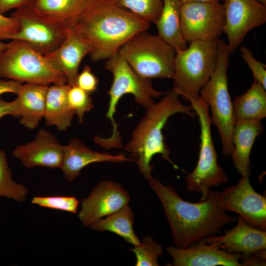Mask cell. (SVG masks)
Listing matches in <instances>:
<instances>
[{"instance_id": "obj_1", "label": "cell", "mask_w": 266, "mask_h": 266, "mask_svg": "<svg viewBox=\"0 0 266 266\" xmlns=\"http://www.w3.org/2000/svg\"><path fill=\"white\" fill-rule=\"evenodd\" d=\"M145 178L162 204L177 248H185L215 235L236 221L237 218L221 207L217 191L211 189L205 200L192 202L184 200L173 186L163 184L151 174Z\"/></svg>"}, {"instance_id": "obj_2", "label": "cell", "mask_w": 266, "mask_h": 266, "mask_svg": "<svg viewBox=\"0 0 266 266\" xmlns=\"http://www.w3.org/2000/svg\"><path fill=\"white\" fill-rule=\"evenodd\" d=\"M150 23L112 0H93L74 29L91 46L94 62L107 60L136 34L147 31Z\"/></svg>"}, {"instance_id": "obj_3", "label": "cell", "mask_w": 266, "mask_h": 266, "mask_svg": "<svg viewBox=\"0 0 266 266\" xmlns=\"http://www.w3.org/2000/svg\"><path fill=\"white\" fill-rule=\"evenodd\" d=\"M179 97L172 90L165 93L158 102L146 109L144 116L126 145L125 149L131 154L145 178L151 174L153 169L151 162L156 155H161L177 167L170 158V151L164 141L163 128L170 117L175 114L182 113L191 117L196 115L192 107L181 102Z\"/></svg>"}, {"instance_id": "obj_4", "label": "cell", "mask_w": 266, "mask_h": 266, "mask_svg": "<svg viewBox=\"0 0 266 266\" xmlns=\"http://www.w3.org/2000/svg\"><path fill=\"white\" fill-rule=\"evenodd\" d=\"M105 68L112 75L113 81L108 94L109 97L106 118L112 126V134L109 137L96 135L95 141L106 149L122 147V139L114 120L116 107L125 95L131 94L135 101L145 109L154 103V99L163 96L165 93L156 90L151 80L138 75L118 53L106 60Z\"/></svg>"}, {"instance_id": "obj_5", "label": "cell", "mask_w": 266, "mask_h": 266, "mask_svg": "<svg viewBox=\"0 0 266 266\" xmlns=\"http://www.w3.org/2000/svg\"><path fill=\"white\" fill-rule=\"evenodd\" d=\"M230 54L227 42L219 38L215 68L200 94V97L211 109V123L218 131L222 154L226 156H231L233 150L232 136L235 122L228 88V68Z\"/></svg>"}, {"instance_id": "obj_6", "label": "cell", "mask_w": 266, "mask_h": 266, "mask_svg": "<svg viewBox=\"0 0 266 266\" xmlns=\"http://www.w3.org/2000/svg\"><path fill=\"white\" fill-rule=\"evenodd\" d=\"M218 40L192 41L186 48L176 51L172 90L179 96L185 99L200 97L216 65Z\"/></svg>"}, {"instance_id": "obj_7", "label": "cell", "mask_w": 266, "mask_h": 266, "mask_svg": "<svg viewBox=\"0 0 266 266\" xmlns=\"http://www.w3.org/2000/svg\"><path fill=\"white\" fill-rule=\"evenodd\" d=\"M186 100L190 102L199 119L200 144L197 165L185 176V182L187 191L200 194V200H203L206 199L212 188L228 183L229 178L218 163L211 134L212 123L208 106L200 97L197 99L188 97Z\"/></svg>"}, {"instance_id": "obj_8", "label": "cell", "mask_w": 266, "mask_h": 266, "mask_svg": "<svg viewBox=\"0 0 266 266\" xmlns=\"http://www.w3.org/2000/svg\"><path fill=\"white\" fill-rule=\"evenodd\" d=\"M0 77L27 83L45 85L67 83L46 56L29 44L13 39L0 55Z\"/></svg>"}, {"instance_id": "obj_9", "label": "cell", "mask_w": 266, "mask_h": 266, "mask_svg": "<svg viewBox=\"0 0 266 266\" xmlns=\"http://www.w3.org/2000/svg\"><path fill=\"white\" fill-rule=\"evenodd\" d=\"M119 53L144 79L173 77L176 51L158 35L140 32L128 40Z\"/></svg>"}, {"instance_id": "obj_10", "label": "cell", "mask_w": 266, "mask_h": 266, "mask_svg": "<svg viewBox=\"0 0 266 266\" xmlns=\"http://www.w3.org/2000/svg\"><path fill=\"white\" fill-rule=\"evenodd\" d=\"M180 13L182 32L187 43L216 40L223 33L224 8L220 1L183 3Z\"/></svg>"}, {"instance_id": "obj_11", "label": "cell", "mask_w": 266, "mask_h": 266, "mask_svg": "<svg viewBox=\"0 0 266 266\" xmlns=\"http://www.w3.org/2000/svg\"><path fill=\"white\" fill-rule=\"evenodd\" d=\"M11 16L18 20L20 26L12 40L25 42L45 56L54 51L70 31L39 14L31 5L15 10Z\"/></svg>"}, {"instance_id": "obj_12", "label": "cell", "mask_w": 266, "mask_h": 266, "mask_svg": "<svg viewBox=\"0 0 266 266\" xmlns=\"http://www.w3.org/2000/svg\"><path fill=\"white\" fill-rule=\"evenodd\" d=\"M237 183L219 192V202L226 212L239 215L255 228L266 230V198L257 192L249 176H241Z\"/></svg>"}, {"instance_id": "obj_13", "label": "cell", "mask_w": 266, "mask_h": 266, "mask_svg": "<svg viewBox=\"0 0 266 266\" xmlns=\"http://www.w3.org/2000/svg\"><path fill=\"white\" fill-rule=\"evenodd\" d=\"M223 33L230 53L242 42L252 30L266 22V4L258 0H224Z\"/></svg>"}, {"instance_id": "obj_14", "label": "cell", "mask_w": 266, "mask_h": 266, "mask_svg": "<svg viewBox=\"0 0 266 266\" xmlns=\"http://www.w3.org/2000/svg\"><path fill=\"white\" fill-rule=\"evenodd\" d=\"M129 193L120 184L112 181L100 182L81 202L78 217L85 227L128 206Z\"/></svg>"}, {"instance_id": "obj_15", "label": "cell", "mask_w": 266, "mask_h": 266, "mask_svg": "<svg viewBox=\"0 0 266 266\" xmlns=\"http://www.w3.org/2000/svg\"><path fill=\"white\" fill-rule=\"evenodd\" d=\"M167 251L174 266H241L243 257L222 249L218 242L204 239L183 248L170 246Z\"/></svg>"}, {"instance_id": "obj_16", "label": "cell", "mask_w": 266, "mask_h": 266, "mask_svg": "<svg viewBox=\"0 0 266 266\" xmlns=\"http://www.w3.org/2000/svg\"><path fill=\"white\" fill-rule=\"evenodd\" d=\"M64 146L50 132L40 129L33 140L17 146L13 155L27 167L42 166L51 168L61 166Z\"/></svg>"}, {"instance_id": "obj_17", "label": "cell", "mask_w": 266, "mask_h": 266, "mask_svg": "<svg viewBox=\"0 0 266 266\" xmlns=\"http://www.w3.org/2000/svg\"><path fill=\"white\" fill-rule=\"evenodd\" d=\"M236 222V225L226 230L224 234L209 236L204 240L218 242L222 249L230 253L241 254L244 257L266 249V230L247 224L239 216Z\"/></svg>"}, {"instance_id": "obj_18", "label": "cell", "mask_w": 266, "mask_h": 266, "mask_svg": "<svg viewBox=\"0 0 266 266\" xmlns=\"http://www.w3.org/2000/svg\"><path fill=\"white\" fill-rule=\"evenodd\" d=\"M91 51L89 42L72 29L63 43L46 56L54 68L65 75L67 83L71 86L75 85L82 61Z\"/></svg>"}, {"instance_id": "obj_19", "label": "cell", "mask_w": 266, "mask_h": 266, "mask_svg": "<svg viewBox=\"0 0 266 266\" xmlns=\"http://www.w3.org/2000/svg\"><path fill=\"white\" fill-rule=\"evenodd\" d=\"M133 161L123 154L112 155L107 152L94 151L77 138H72L64 146V154L60 168L65 177L72 182L79 175L80 171L86 166L95 163H122Z\"/></svg>"}, {"instance_id": "obj_20", "label": "cell", "mask_w": 266, "mask_h": 266, "mask_svg": "<svg viewBox=\"0 0 266 266\" xmlns=\"http://www.w3.org/2000/svg\"><path fill=\"white\" fill-rule=\"evenodd\" d=\"M261 121H236L233 130V150L231 157L234 167L241 176L251 173L250 153L256 139L263 132Z\"/></svg>"}, {"instance_id": "obj_21", "label": "cell", "mask_w": 266, "mask_h": 266, "mask_svg": "<svg viewBox=\"0 0 266 266\" xmlns=\"http://www.w3.org/2000/svg\"><path fill=\"white\" fill-rule=\"evenodd\" d=\"M93 0H34L31 6L43 17L71 30Z\"/></svg>"}, {"instance_id": "obj_22", "label": "cell", "mask_w": 266, "mask_h": 266, "mask_svg": "<svg viewBox=\"0 0 266 266\" xmlns=\"http://www.w3.org/2000/svg\"><path fill=\"white\" fill-rule=\"evenodd\" d=\"M48 87L39 84H22L16 99L21 125L31 130L38 126L44 118Z\"/></svg>"}, {"instance_id": "obj_23", "label": "cell", "mask_w": 266, "mask_h": 266, "mask_svg": "<svg viewBox=\"0 0 266 266\" xmlns=\"http://www.w3.org/2000/svg\"><path fill=\"white\" fill-rule=\"evenodd\" d=\"M67 83L49 86L46 97L44 118L46 126H55L59 131L66 130L71 124L75 114L69 105Z\"/></svg>"}, {"instance_id": "obj_24", "label": "cell", "mask_w": 266, "mask_h": 266, "mask_svg": "<svg viewBox=\"0 0 266 266\" xmlns=\"http://www.w3.org/2000/svg\"><path fill=\"white\" fill-rule=\"evenodd\" d=\"M180 0H163L161 14L155 22L158 35L175 51L187 47L181 26Z\"/></svg>"}, {"instance_id": "obj_25", "label": "cell", "mask_w": 266, "mask_h": 266, "mask_svg": "<svg viewBox=\"0 0 266 266\" xmlns=\"http://www.w3.org/2000/svg\"><path fill=\"white\" fill-rule=\"evenodd\" d=\"M233 107L235 121H261L266 117V89L254 81L245 93L235 97Z\"/></svg>"}, {"instance_id": "obj_26", "label": "cell", "mask_w": 266, "mask_h": 266, "mask_svg": "<svg viewBox=\"0 0 266 266\" xmlns=\"http://www.w3.org/2000/svg\"><path fill=\"white\" fill-rule=\"evenodd\" d=\"M133 221L134 214L128 205L98 220L90 227L96 231L113 233L135 246L139 245L141 241L133 231Z\"/></svg>"}, {"instance_id": "obj_27", "label": "cell", "mask_w": 266, "mask_h": 266, "mask_svg": "<svg viewBox=\"0 0 266 266\" xmlns=\"http://www.w3.org/2000/svg\"><path fill=\"white\" fill-rule=\"evenodd\" d=\"M28 194V191L25 186L12 179L6 153L4 150H0V197L21 202L26 200Z\"/></svg>"}, {"instance_id": "obj_28", "label": "cell", "mask_w": 266, "mask_h": 266, "mask_svg": "<svg viewBox=\"0 0 266 266\" xmlns=\"http://www.w3.org/2000/svg\"><path fill=\"white\" fill-rule=\"evenodd\" d=\"M118 6L126 9L151 23L158 19L163 7V0H112Z\"/></svg>"}, {"instance_id": "obj_29", "label": "cell", "mask_w": 266, "mask_h": 266, "mask_svg": "<svg viewBox=\"0 0 266 266\" xmlns=\"http://www.w3.org/2000/svg\"><path fill=\"white\" fill-rule=\"evenodd\" d=\"M131 250L136 258V266H158V259L163 252L161 244L150 236H144L141 243Z\"/></svg>"}, {"instance_id": "obj_30", "label": "cell", "mask_w": 266, "mask_h": 266, "mask_svg": "<svg viewBox=\"0 0 266 266\" xmlns=\"http://www.w3.org/2000/svg\"><path fill=\"white\" fill-rule=\"evenodd\" d=\"M31 203L41 207L76 213L79 201L75 197H34Z\"/></svg>"}, {"instance_id": "obj_31", "label": "cell", "mask_w": 266, "mask_h": 266, "mask_svg": "<svg viewBox=\"0 0 266 266\" xmlns=\"http://www.w3.org/2000/svg\"><path fill=\"white\" fill-rule=\"evenodd\" d=\"M67 100L79 122L82 123L85 114L90 111L94 106L90 94L76 85L71 86L68 91Z\"/></svg>"}, {"instance_id": "obj_32", "label": "cell", "mask_w": 266, "mask_h": 266, "mask_svg": "<svg viewBox=\"0 0 266 266\" xmlns=\"http://www.w3.org/2000/svg\"><path fill=\"white\" fill-rule=\"evenodd\" d=\"M241 56L250 68L254 77V81L260 83L266 89V65L254 57L252 51L247 46L240 47Z\"/></svg>"}, {"instance_id": "obj_33", "label": "cell", "mask_w": 266, "mask_h": 266, "mask_svg": "<svg viewBox=\"0 0 266 266\" xmlns=\"http://www.w3.org/2000/svg\"><path fill=\"white\" fill-rule=\"evenodd\" d=\"M98 83V79L92 71L91 67L85 65L77 76L75 85L90 94L96 91Z\"/></svg>"}, {"instance_id": "obj_34", "label": "cell", "mask_w": 266, "mask_h": 266, "mask_svg": "<svg viewBox=\"0 0 266 266\" xmlns=\"http://www.w3.org/2000/svg\"><path fill=\"white\" fill-rule=\"evenodd\" d=\"M18 20L14 17H7L0 13V40H12L19 30Z\"/></svg>"}, {"instance_id": "obj_35", "label": "cell", "mask_w": 266, "mask_h": 266, "mask_svg": "<svg viewBox=\"0 0 266 266\" xmlns=\"http://www.w3.org/2000/svg\"><path fill=\"white\" fill-rule=\"evenodd\" d=\"M34 0H0V13L18 9L31 5Z\"/></svg>"}, {"instance_id": "obj_36", "label": "cell", "mask_w": 266, "mask_h": 266, "mask_svg": "<svg viewBox=\"0 0 266 266\" xmlns=\"http://www.w3.org/2000/svg\"><path fill=\"white\" fill-rule=\"evenodd\" d=\"M8 115L19 117V109L16 99L12 101H6L0 100V119Z\"/></svg>"}, {"instance_id": "obj_37", "label": "cell", "mask_w": 266, "mask_h": 266, "mask_svg": "<svg viewBox=\"0 0 266 266\" xmlns=\"http://www.w3.org/2000/svg\"><path fill=\"white\" fill-rule=\"evenodd\" d=\"M266 250L261 251L251 256L243 257L241 260V266H265Z\"/></svg>"}, {"instance_id": "obj_38", "label": "cell", "mask_w": 266, "mask_h": 266, "mask_svg": "<svg viewBox=\"0 0 266 266\" xmlns=\"http://www.w3.org/2000/svg\"><path fill=\"white\" fill-rule=\"evenodd\" d=\"M22 82L12 80L0 79V95L5 93L17 94Z\"/></svg>"}, {"instance_id": "obj_39", "label": "cell", "mask_w": 266, "mask_h": 266, "mask_svg": "<svg viewBox=\"0 0 266 266\" xmlns=\"http://www.w3.org/2000/svg\"><path fill=\"white\" fill-rule=\"evenodd\" d=\"M182 3L192 2V1H201V2H218L220 0H180Z\"/></svg>"}, {"instance_id": "obj_40", "label": "cell", "mask_w": 266, "mask_h": 266, "mask_svg": "<svg viewBox=\"0 0 266 266\" xmlns=\"http://www.w3.org/2000/svg\"><path fill=\"white\" fill-rule=\"evenodd\" d=\"M7 46V43L2 42L0 40V55Z\"/></svg>"}, {"instance_id": "obj_41", "label": "cell", "mask_w": 266, "mask_h": 266, "mask_svg": "<svg viewBox=\"0 0 266 266\" xmlns=\"http://www.w3.org/2000/svg\"><path fill=\"white\" fill-rule=\"evenodd\" d=\"M258 0L263 3L265 4H266V0Z\"/></svg>"}, {"instance_id": "obj_42", "label": "cell", "mask_w": 266, "mask_h": 266, "mask_svg": "<svg viewBox=\"0 0 266 266\" xmlns=\"http://www.w3.org/2000/svg\"><path fill=\"white\" fill-rule=\"evenodd\" d=\"M223 0V1H224V0Z\"/></svg>"}]
</instances>
